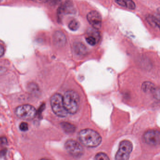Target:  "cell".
Returning <instances> with one entry per match:
<instances>
[{"mask_svg":"<svg viewBox=\"0 0 160 160\" xmlns=\"http://www.w3.org/2000/svg\"><path fill=\"white\" fill-rule=\"evenodd\" d=\"M80 142L84 146L89 147H95L101 142V137L97 131L90 129L81 131L78 134Z\"/></svg>","mask_w":160,"mask_h":160,"instance_id":"6da1fadb","label":"cell"},{"mask_svg":"<svg viewBox=\"0 0 160 160\" xmlns=\"http://www.w3.org/2000/svg\"><path fill=\"white\" fill-rule=\"evenodd\" d=\"M64 107L68 114H74L77 112L80 105V97L76 91L68 90L63 96Z\"/></svg>","mask_w":160,"mask_h":160,"instance_id":"7a4b0ae2","label":"cell"},{"mask_svg":"<svg viewBox=\"0 0 160 160\" xmlns=\"http://www.w3.org/2000/svg\"><path fill=\"white\" fill-rule=\"evenodd\" d=\"M50 104L52 110L57 116L61 117L67 116L68 112L64 107L63 96L60 94H55L50 98Z\"/></svg>","mask_w":160,"mask_h":160,"instance_id":"3957f363","label":"cell"},{"mask_svg":"<svg viewBox=\"0 0 160 160\" xmlns=\"http://www.w3.org/2000/svg\"><path fill=\"white\" fill-rule=\"evenodd\" d=\"M15 114L20 119L24 120H31L36 117L37 110L32 105L24 104L18 106L16 108Z\"/></svg>","mask_w":160,"mask_h":160,"instance_id":"277c9868","label":"cell"},{"mask_svg":"<svg viewBox=\"0 0 160 160\" xmlns=\"http://www.w3.org/2000/svg\"><path fill=\"white\" fill-rule=\"evenodd\" d=\"M133 149V145L130 141L124 140L120 142L115 156L116 160H128Z\"/></svg>","mask_w":160,"mask_h":160,"instance_id":"5b68a950","label":"cell"},{"mask_svg":"<svg viewBox=\"0 0 160 160\" xmlns=\"http://www.w3.org/2000/svg\"><path fill=\"white\" fill-rule=\"evenodd\" d=\"M64 146L67 151L75 157H80L84 154L83 147L80 144L74 140H68L65 142Z\"/></svg>","mask_w":160,"mask_h":160,"instance_id":"8992f818","label":"cell"},{"mask_svg":"<svg viewBox=\"0 0 160 160\" xmlns=\"http://www.w3.org/2000/svg\"><path fill=\"white\" fill-rule=\"evenodd\" d=\"M144 139L147 144L152 146H157L160 144V133L157 130H149L144 134Z\"/></svg>","mask_w":160,"mask_h":160,"instance_id":"52a82bcc","label":"cell"},{"mask_svg":"<svg viewBox=\"0 0 160 160\" xmlns=\"http://www.w3.org/2000/svg\"><path fill=\"white\" fill-rule=\"evenodd\" d=\"M87 19L94 29H100L102 24V18L99 12L96 11H91L87 15Z\"/></svg>","mask_w":160,"mask_h":160,"instance_id":"ba28073f","label":"cell"},{"mask_svg":"<svg viewBox=\"0 0 160 160\" xmlns=\"http://www.w3.org/2000/svg\"><path fill=\"white\" fill-rule=\"evenodd\" d=\"M100 39L99 31L95 29L89 30L86 37L87 42L91 46H94L99 42Z\"/></svg>","mask_w":160,"mask_h":160,"instance_id":"9c48e42d","label":"cell"},{"mask_svg":"<svg viewBox=\"0 0 160 160\" xmlns=\"http://www.w3.org/2000/svg\"><path fill=\"white\" fill-rule=\"evenodd\" d=\"M53 41L55 45L60 47L65 44L66 39L64 33L61 31H57L53 36Z\"/></svg>","mask_w":160,"mask_h":160,"instance_id":"30bf717a","label":"cell"},{"mask_svg":"<svg viewBox=\"0 0 160 160\" xmlns=\"http://www.w3.org/2000/svg\"><path fill=\"white\" fill-rule=\"evenodd\" d=\"M74 10L73 6L72 5V3H71V2H66L64 4V5H62L61 7H60L59 10V13L60 14L64 13H74Z\"/></svg>","mask_w":160,"mask_h":160,"instance_id":"8fae6325","label":"cell"},{"mask_svg":"<svg viewBox=\"0 0 160 160\" xmlns=\"http://www.w3.org/2000/svg\"><path fill=\"white\" fill-rule=\"evenodd\" d=\"M116 3L120 6L125 7L127 8H129L130 10H134L135 8V4L133 1H116Z\"/></svg>","mask_w":160,"mask_h":160,"instance_id":"7c38bea8","label":"cell"},{"mask_svg":"<svg viewBox=\"0 0 160 160\" xmlns=\"http://www.w3.org/2000/svg\"><path fill=\"white\" fill-rule=\"evenodd\" d=\"M61 126L64 131L67 133H72L75 131V128L73 125L67 122L61 123Z\"/></svg>","mask_w":160,"mask_h":160,"instance_id":"4fadbf2b","label":"cell"},{"mask_svg":"<svg viewBox=\"0 0 160 160\" xmlns=\"http://www.w3.org/2000/svg\"><path fill=\"white\" fill-rule=\"evenodd\" d=\"M147 21L149 24L152 27L159 28V21L155 17L153 16H148L147 18Z\"/></svg>","mask_w":160,"mask_h":160,"instance_id":"5bb4252c","label":"cell"},{"mask_svg":"<svg viewBox=\"0 0 160 160\" xmlns=\"http://www.w3.org/2000/svg\"><path fill=\"white\" fill-rule=\"evenodd\" d=\"M80 24L78 21L75 20H73L70 22L68 25L69 29L71 31L77 30L78 28L80 27Z\"/></svg>","mask_w":160,"mask_h":160,"instance_id":"9a60e30c","label":"cell"},{"mask_svg":"<svg viewBox=\"0 0 160 160\" xmlns=\"http://www.w3.org/2000/svg\"><path fill=\"white\" fill-rule=\"evenodd\" d=\"M154 86L151 82H144L142 85V89L145 92L154 90Z\"/></svg>","mask_w":160,"mask_h":160,"instance_id":"2e32d148","label":"cell"},{"mask_svg":"<svg viewBox=\"0 0 160 160\" xmlns=\"http://www.w3.org/2000/svg\"><path fill=\"white\" fill-rule=\"evenodd\" d=\"M94 160H110L106 154L104 153H98L96 155H95V158Z\"/></svg>","mask_w":160,"mask_h":160,"instance_id":"e0dca14e","label":"cell"},{"mask_svg":"<svg viewBox=\"0 0 160 160\" xmlns=\"http://www.w3.org/2000/svg\"><path fill=\"white\" fill-rule=\"evenodd\" d=\"M20 130L23 131H27L28 130V125L27 123L22 122L20 125Z\"/></svg>","mask_w":160,"mask_h":160,"instance_id":"ac0fdd59","label":"cell"},{"mask_svg":"<svg viewBox=\"0 0 160 160\" xmlns=\"http://www.w3.org/2000/svg\"><path fill=\"white\" fill-rule=\"evenodd\" d=\"M83 45H82V44L80 45L78 44L77 45H76V47L75 48H76V51H77V52L81 54V53H82V52H84L85 50H81V48Z\"/></svg>","mask_w":160,"mask_h":160,"instance_id":"d6986e66","label":"cell"},{"mask_svg":"<svg viewBox=\"0 0 160 160\" xmlns=\"http://www.w3.org/2000/svg\"><path fill=\"white\" fill-rule=\"evenodd\" d=\"M4 53V48L2 45H0V57H2Z\"/></svg>","mask_w":160,"mask_h":160,"instance_id":"ffe728a7","label":"cell"},{"mask_svg":"<svg viewBox=\"0 0 160 160\" xmlns=\"http://www.w3.org/2000/svg\"><path fill=\"white\" fill-rule=\"evenodd\" d=\"M7 143V140L5 138H0V144H5Z\"/></svg>","mask_w":160,"mask_h":160,"instance_id":"44dd1931","label":"cell"},{"mask_svg":"<svg viewBox=\"0 0 160 160\" xmlns=\"http://www.w3.org/2000/svg\"><path fill=\"white\" fill-rule=\"evenodd\" d=\"M48 160V159H44V158H43V159H41V160Z\"/></svg>","mask_w":160,"mask_h":160,"instance_id":"7402d4cb","label":"cell"}]
</instances>
